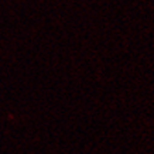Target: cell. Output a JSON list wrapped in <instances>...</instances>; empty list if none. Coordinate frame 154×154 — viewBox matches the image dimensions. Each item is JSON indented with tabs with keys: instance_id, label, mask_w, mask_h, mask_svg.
Wrapping results in <instances>:
<instances>
[]
</instances>
